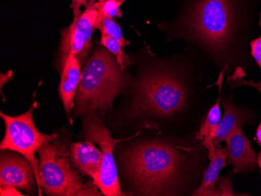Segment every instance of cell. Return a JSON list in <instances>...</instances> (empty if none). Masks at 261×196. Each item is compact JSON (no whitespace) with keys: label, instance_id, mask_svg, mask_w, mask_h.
I'll return each instance as SVG.
<instances>
[{"label":"cell","instance_id":"8fae6325","mask_svg":"<svg viewBox=\"0 0 261 196\" xmlns=\"http://www.w3.org/2000/svg\"><path fill=\"white\" fill-rule=\"evenodd\" d=\"M95 143L87 141L73 143L70 146L71 163L82 175L92 178L99 187L102 168V152L95 146Z\"/></svg>","mask_w":261,"mask_h":196},{"label":"cell","instance_id":"cb8c5ba5","mask_svg":"<svg viewBox=\"0 0 261 196\" xmlns=\"http://www.w3.org/2000/svg\"><path fill=\"white\" fill-rule=\"evenodd\" d=\"M259 167L260 168V169H261V163H260V164L259 165Z\"/></svg>","mask_w":261,"mask_h":196},{"label":"cell","instance_id":"7c38bea8","mask_svg":"<svg viewBox=\"0 0 261 196\" xmlns=\"http://www.w3.org/2000/svg\"><path fill=\"white\" fill-rule=\"evenodd\" d=\"M222 107L224 109L222 118L218 123L216 137L215 139V146L225 143L231 131L239 126L246 124H253L254 121V113L251 109L240 106H234L228 99L222 101Z\"/></svg>","mask_w":261,"mask_h":196},{"label":"cell","instance_id":"3957f363","mask_svg":"<svg viewBox=\"0 0 261 196\" xmlns=\"http://www.w3.org/2000/svg\"><path fill=\"white\" fill-rule=\"evenodd\" d=\"M121 147L120 171L129 194L193 195L206 168L208 152L156 134L130 135Z\"/></svg>","mask_w":261,"mask_h":196},{"label":"cell","instance_id":"7a4b0ae2","mask_svg":"<svg viewBox=\"0 0 261 196\" xmlns=\"http://www.w3.org/2000/svg\"><path fill=\"white\" fill-rule=\"evenodd\" d=\"M260 13L261 0H186L162 29L168 39L185 41L209 60L221 92L224 78L231 84L254 68L250 43Z\"/></svg>","mask_w":261,"mask_h":196},{"label":"cell","instance_id":"52a82bcc","mask_svg":"<svg viewBox=\"0 0 261 196\" xmlns=\"http://www.w3.org/2000/svg\"><path fill=\"white\" fill-rule=\"evenodd\" d=\"M82 134L85 139L98 144L102 152V163L99 184L101 192L106 196L126 195L121 189L114 149L116 145L127 141L130 137L121 139L113 138L111 131L96 113L85 115Z\"/></svg>","mask_w":261,"mask_h":196},{"label":"cell","instance_id":"6da1fadb","mask_svg":"<svg viewBox=\"0 0 261 196\" xmlns=\"http://www.w3.org/2000/svg\"><path fill=\"white\" fill-rule=\"evenodd\" d=\"M137 63L136 77L124 90L121 126L135 134L155 131L186 144L195 139L213 106L206 73L212 67L203 54L188 45L184 52L160 59L146 50Z\"/></svg>","mask_w":261,"mask_h":196},{"label":"cell","instance_id":"7402d4cb","mask_svg":"<svg viewBox=\"0 0 261 196\" xmlns=\"http://www.w3.org/2000/svg\"><path fill=\"white\" fill-rule=\"evenodd\" d=\"M255 140H256V143H257L261 148V123L259 124V126H258L257 129H256Z\"/></svg>","mask_w":261,"mask_h":196},{"label":"cell","instance_id":"d6986e66","mask_svg":"<svg viewBox=\"0 0 261 196\" xmlns=\"http://www.w3.org/2000/svg\"><path fill=\"white\" fill-rule=\"evenodd\" d=\"M126 0H103L98 1L95 4L98 9L99 16L98 17H122L120 7L125 2Z\"/></svg>","mask_w":261,"mask_h":196},{"label":"cell","instance_id":"9c48e42d","mask_svg":"<svg viewBox=\"0 0 261 196\" xmlns=\"http://www.w3.org/2000/svg\"><path fill=\"white\" fill-rule=\"evenodd\" d=\"M12 152V151H11ZM2 150L0 159L1 185H11L32 192L35 171L30 162L22 155Z\"/></svg>","mask_w":261,"mask_h":196},{"label":"cell","instance_id":"4fadbf2b","mask_svg":"<svg viewBox=\"0 0 261 196\" xmlns=\"http://www.w3.org/2000/svg\"><path fill=\"white\" fill-rule=\"evenodd\" d=\"M82 64L73 55L67 57L61 72V83L59 86V94L64 104L67 116L74 107V99L82 77Z\"/></svg>","mask_w":261,"mask_h":196},{"label":"cell","instance_id":"2e32d148","mask_svg":"<svg viewBox=\"0 0 261 196\" xmlns=\"http://www.w3.org/2000/svg\"><path fill=\"white\" fill-rule=\"evenodd\" d=\"M101 34H102L100 40L101 45L116 57L117 61L124 68H127L128 66L130 65L132 62H130V57L124 52V48L117 39L108 36L103 32H101Z\"/></svg>","mask_w":261,"mask_h":196},{"label":"cell","instance_id":"30bf717a","mask_svg":"<svg viewBox=\"0 0 261 196\" xmlns=\"http://www.w3.org/2000/svg\"><path fill=\"white\" fill-rule=\"evenodd\" d=\"M228 163L233 166L237 175H245L257 170L258 156L251 146L250 140L243 134V127L234 128L227 138Z\"/></svg>","mask_w":261,"mask_h":196},{"label":"cell","instance_id":"d4e9b609","mask_svg":"<svg viewBox=\"0 0 261 196\" xmlns=\"http://www.w3.org/2000/svg\"><path fill=\"white\" fill-rule=\"evenodd\" d=\"M99 1H103V0H99Z\"/></svg>","mask_w":261,"mask_h":196},{"label":"cell","instance_id":"44dd1931","mask_svg":"<svg viewBox=\"0 0 261 196\" xmlns=\"http://www.w3.org/2000/svg\"><path fill=\"white\" fill-rule=\"evenodd\" d=\"M73 8H74V17L80 15V8L82 6L87 5V0H72Z\"/></svg>","mask_w":261,"mask_h":196},{"label":"cell","instance_id":"ac0fdd59","mask_svg":"<svg viewBox=\"0 0 261 196\" xmlns=\"http://www.w3.org/2000/svg\"><path fill=\"white\" fill-rule=\"evenodd\" d=\"M250 53H251L252 57H253L256 64H257L258 67H259V70L261 71V35L259 37L253 39L250 42ZM242 86H253V87H254L255 89L259 91L261 96V80L259 83H251L248 82L243 78L240 79V80H237L236 82L230 84V88L233 89Z\"/></svg>","mask_w":261,"mask_h":196},{"label":"cell","instance_id":"277c9868","mask_svg":"<svg viewBox=\"0 0 261 196\" xmlns=\"http://www.w3.org/2000/svg\"><path fill=\"white\" fill-rule=\"evenodd\" d=\"M130 76L107 49L98 48L82 71L74 104V115L108 112L120 92L130 82Z\"/></svg>","mask_w":261,"mask_h":196},{"label":"cell","instance_id":"603a6c76","mask_svg":"<svg viewBox=\"0 0 261 196\" xmlns=\"http://www.w3.org/2000/svg\"><path fill=\"white\" fill-rule=\"evenodd\" d=\"M259 27L261 29V13L259 14Z\"/></svg>","mask_w":261,"mask_h":196},{"label":"cell","instance_id":"e0dca14e","mask_svg":"<svg viewBox=\"0 0 261 196\" xmlns=\"http://www.w3.org/2000/svg\"><path fill=\"white\" fill-rule=\"evenodd\" d=\"M96 29H99L101 32H103L108 36L117 39L124 48L127 46L130 42L124 39L121 26L112 17H98Z\"/></svg>","mask_w":261,"mask_h":196},{"label":"cell","instance_id":"5bb4252c","mask_svg":"<svg viewBox=\"0 0 261 196\" xmlns=\"http://www.w3.org/2000/svg\"><path fill=\"white\" fill-rule=\"evenodd\" d=\"M216 154L215 159L210 161L209 165L206 166L203 178L199 186L193 193L195 196L218 195V191L216 186L219 183L220 172L223 168L227 166L228 153L225 148L220 146H216Z\"/></svg>","mask_w":261,"mask_h":196},{"label":"cell","instance_id":"9a60e30c","mask_svg":"<svg viewBox=\"0 0 261 196\" xmlns=\"http://www.w3.org/2000/svg\"><path fill=\"white\" fill-rule=\"evenodd\" d=\"M218 95L219 96L208 111L206 118L195 137L196 142H201L206 148L208 152V159L210 161L215 159L216 154L217 147L215 144V139L216 137L218 123L221 119L220 103L221 100V92H218Z\"/></svg>","mask_w":261,"mask_h":196},{"label":"cell","instance_id":"5b68a950","mask_svg":"<svg viewBox=\"0 0 261 196\" xmlns=\"http://www.w3.org/2000/svg\"><path fill=\"white\" fill-rule=\"evenodd\" d=\"M39 155V190L48 195H101L95 183H84L70 163V149L66 138L56 137L44 143Z\"/></svg>","mask_w":261,"mask_h":196},{"label":"cell","instance_id":"8992f818","mask_svg":"<svg viewBox=\"0 0 261 196\" xmlns=\"http://www.w3.org/2000/svg\"><path fill=\"white\" fill-rule=\"evenodd\" d=\"M36 103L32 105L29 110L17 117L8 116L1 112L0 116L5 124V135L1 142V150L15 152L24 156L30 162L35 171L36 184L39 189V163L35 153L41 146L57 137V134H42L36 128L33 120Z\"/></svg>","mask_w":261,"mask_h":196},{"label":"cell","instance_id":"ffe728a7","mask_svg":"<svg viewBox=\"0 0 261 196\" xmlns=\"http://www.w3.org/2000/svg\"><path fill=\"white\" fill-rule=\"evenodd\" d=\"M0 194L1 195H23L20 191H17L16 187L11 186V185H1L0 189Z\"/></svg>","mask_w":261,"mask_h":196},{"label":"cell","instance_id":"ba28073f","mask_svg":"<svg viewBox=\"0 0 261 196\" xmlns=\"http://www.w3.org/2000/svg\"><path fill=\"white\" fill-rule=\"evenodd\" d=\"M98 16V9L92 3L84 12L74 17L72 24L62 31L59 57L61 68L70 55L76 57L82 65L86 62Z\"/></svg>","mask_w":261,"mask_h":196}]
</instances>
